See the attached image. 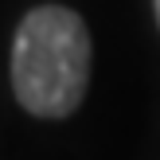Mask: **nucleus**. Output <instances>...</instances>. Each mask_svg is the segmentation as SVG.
<instances>
[{
	"label": "nucleus",
	"instance_id": "obj_1",
	"mask_svg": "<svg viewBox=\"0 0 160 160\" xmlns=\"http://www.w3.org/2000/svg\"><path fill=\"white\" fill-rule=\"evenodd\" d=\"M94 43L74 8L39 4L12 35V94L31 117H70L90 90Z\"/></svg>",
	"mask_w": 160,
	"mask_h": 160
},
{
	"label": "nucleus",
	"instance_id": "obj_2",
	"mask_svg": "<svg viewBox=\"0 0 160 160\" xmlns=\"http://www.w3.org/2000/svg\"><path fill=\"white\" fill-rule=\"evenodd\" d=\"M152 12H156V23H160V0H152Z\"/></svg>",
	"mask_w": 160,
	"mask_h": 160
}]
</instances>
